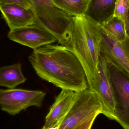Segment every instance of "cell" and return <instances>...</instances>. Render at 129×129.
Masks as SVG:
<instances>
[{
  "label": "cell",
  "instance_id": "obj_5",
  "mask_svg": "<svg viewBox=\"0 0 129 129\" xmlns=\"http://www.w3.org/2000/svg\"><path fill=\"white\" fill-rule=\"evenodd\" d=\"M45 95V92L39 90L14 88L1 89V109L9 115L15 116L30 107H41Z\"/></svg>",
  "mask_w": 129,
  "mask_h": 129
},
{
  "label": "cell",
  "instance_id": "obj_17",
  "mask_svg": "<svg viewBox=\"0 0 129 129\" xmlns=\"http://www.w3.org/2000/svg\"><path fill=\"white\" fill-rule=\"evenodd\" d=\"M99 114H95L72 129H91L95 120Z\"/></svg>",
  "mask_w": 129,
  "mask_h": 129
},
{
  "label": "cell",
  "instance_id": "obj_4",
  "mask_svg": "<svg viewBox=\"0 0 129 129\" xmlns=\"http://www.w3.org/2000/svg\"><path fill=\"white\" fill-rule=\"evenodd\" d=\"M102 113V106L98 93L88 88L75 92L71 107L59 129H72L95 114Z\"/></svg>",
  "mask_w": 129,
  "mask_h": 129
},
{
  "label": "cell",
  "instance_id": "obj_8",
  "mask_svg": "<svg viewBox=\"0 0 129 129\" xmlns=\"http://www.w3.org/2000/svg\"><path fill=\"white\" fill-rule=\"evenodd\" d=\"M8 37L11 41L33 50L57 41L51 34L35 25L10 30Z\"/></svg>",
  "mask_w": 129,
  "mask_h": 129
},
{
  "label": "cell",
  "instance_id": "obj_21",
  "mask_svg": "<svg viewBox=\"0 0 129 129\" xmlns=\"http://www.w3.org/2000/svg\"><path fill=\"white\" fill-rule=\"evenodd\" d=\"M63 120H60L56 124L53 125V126H51V127H49L47 129H59L61 125V123Z\"/></svg>",
  "mask_w": 129,
  "mask_h": 129
},
{
  "label": "cell",
  "instance_id": "obj_13",
  "mask_svg": "<svg viewBox=\"0 0 129 129\" xmlns=\"http://www.w3.org/2000/svg\"><path fill=\"white\" fill-rule=\"evenodd\" d=\"M26 78L23 74L20 63L3 66L0 68V86L9 89L14 88L24 83Z\"/></svg>",
  "mask_w": 129,
  "mask_h": 129
},
{
  "label": "cell",
  "instance_id": "obj_18",
  "mask_svg": "<svg viewBox=\"0 0 129 129\" xmlns=\"http://www.w3.org/2000/svg\"><path fill=\"white\" fill-rule=\"evenodd\" d=\"M7 4H16L28 9L32 8L29 0H0V5Z\"/></svg>",
  "mask_w": 129,
  "mask_h": 129
},
{
  "label": "cell",
  "instance_id": "obj_15",
  "mask_svg": "<svg viewBox=\"0 0 129 129\" xmlns=\"http://www.w3.org/2000/svg\"><path fill=\"white\" fill-rule=\"evenodd\" d=\"M101 27L103 31L119 42L124 41L127 37L125 23L118 17H113Z\"/></svg>",
  "mask_w": 129,
  "mask_h": 129
},
{
  "label": "cell",
  "instance_id": "obj_1",
  "mask_svg": "<svg viewBox=\"0 0 129 129\" xmlns=\"http://www.w3.org/2000/svg\"><path fill=\"white\" fill-rule=\"evenodd\" d=\"M29 61L42 79L75 92L88 88L85 72L75 56L64 46L47 45L33 50Z\"/></svg>",
  "mask_w": 129,
  "mask_h": 129
},
{
  "label": "cell",
  "instance_id": "obj_9",
  "mask_svg": "<svg viewBox=\"0 0 129 129\" xmlns=\"http://www.w3.org/2000/svg\"><path fill=\"white\" fill-rule=\"evenodd\" d=\"M101 33V55L108 62L129 76V59L121 43L116 41L102 29Z\"/></svg>",
  "mask_w": 129,
  "mask_h": 129
},
{
  "label": "cell",
  "instance_id": "obj_19",
  "mask_svg": "<svg viewBox=\"0 0 129 129\" xmlns=\"http://www.w3.org/2000/svg\"><path fill=\"white\" fill-rule=\"evenodd\" d=\"M120 43L129 59V38L126 37L124 41Z\"/></svg>",
  "mask_w": 129,
  "mask_h": 129
},
{
  "label": "cell",
  "instance_id": "obj_14",
  "mask_svg": "<svg viewBox=\"0 0 129 129\" xmlns=\"http://www.w3.org/2000/svg\"><path fill=\"white\" fill-rule=\"evenodd\" d=\"M57 7L72 16L85 15L89 0H51Z\"/></svg>",
  "mask_w": 129,
  "mask_h": 129
},
{
  "label": "cell",
  "instance_id": "obj_20",
  "mask_svg": "<svg viewBox=\"0 0 129 129\" xmlns=\"http://www.w3.org/2000/svg\"><path fill=\"white\" fill-rule=\"evenodd\" d=\"M125 26L126 36L129 38V13L127 17V19L125 23Z\"/></svg>",
  "mask_w": 129,
  "mask_h": 129
},
{
  "label": "cell",
  "instance_id": "obj_10",
  "mask_svg": "<svg viewBox=\"0 0 129 129\" xmlns=\"http://www.w3.org/2000/svg\"><path fill=\"white\" fill-rule=\"evenodd\" d=\"M3 18L10 30L35 25V14L31 9L19 5L7 4L0 5Z\"/></svg>",
  "mask_w": 129,
  "mask_h": 129
},
{
  "label": "cell",
  "instance_id": "obj_16",
  "mask_svg": "<svg viewBox=\"0 0 129 129\" xmlns=\"http://www.w3.org/2000/svg\"><path fill=\"white\" fill-rule=\"evenodd\" d=\"M129 13V0H117L114 16L125 23Z\"/></svg>",
  "mask_w": 129,
  "mask_h": 129
},
{
  "label": "cell",
  "instance_id": "obj_7",
  "mask_svg": "<svg viewBox=\"0 0 129 129\" xmlns=\"http://www.w3.org/2000/svg\"><path fill=\"white\" fill-rule=\"evenodd\" d=\"M98 78L94 91L98 94L102 106V114L110 119L114 120L116 108L115 92L111 78L109 64L101 54L98 66Z\"/></svg>",
  "mask_w": 129,
  "mask_h": 129
},
{
  "label": "cell",
  "instance_id": "obj_3",
  "mask_svg": "<svg viewBox=\"0 0 129 129\" xmlns=\"http://www.w3.org/2000/svg\"><path fill=\"white\" fill-rule=\"evenodd\" d=\"M35 14V25L52 35L61 45L70 40L73 17L57 7L51 0H29Z\"/></svg>",
  "mask_w": 129,
  "mask_h": 129
},
{
  "label": "cell",
  "instance_id": "obj_12",
  "mask_svg": "<svg viewBox=\"0 0 129 129\" xmlns=\"http://www.w3.org/2000/svg\"><path fill=\"white\" fill-rule=\"evenodd\" d=\"M117 0H89L85 15L102 25L114 16Z\"/></svg>",
  "mask_w": 129,
  "mask_h": 129
},
{
  "label": "cell",
  "instance_id": "obj_6",
  "mask_svg": "<svg viewBox=\"0 0 129 129\" xmlns=\"http://www.w3.org/2000/svg\"><path fill=\"white\" fill-rule=\"evenodd\" d=\"M108 62L116 100L114 120L123 129H129V76Z\"/></svg>",
  "mask_w": 129,
  "mask_h": 129
},
{
  "label": "cell",
  "instance_id": "obj_11",
  "mask_svg": "<svg viewBox=\"0 0 129 129\" xmlns=\"http://www.w3.org/2000/svg\"><path fill=\"white\" fill-rule=\"evenodd\" d=\"M75 92L72 90L63 89L56 97L45 117V122L41 129H47L58 122L63 120L71 107Z\"/></svg>",
  "mask_w": 129,
  "mask_h": 129
},
{
  "label": "cell",
  "instance_id": "obj_2",
  "mask_svg": "<svg viewBox=\"0 0 129 129\" xmlns=\"http://www.w3.org/2000/svg\"><path fill=\"white\" fill-rule=\"evenodd\" d=\"M102 39L99 24L85 15L73 17L72 35L65 47L81 63L85 72L88 88L92 90L97 82Z\"/></svg>",
  "mask_w": 129,
  "mask_h": 129
}]
</instances>
